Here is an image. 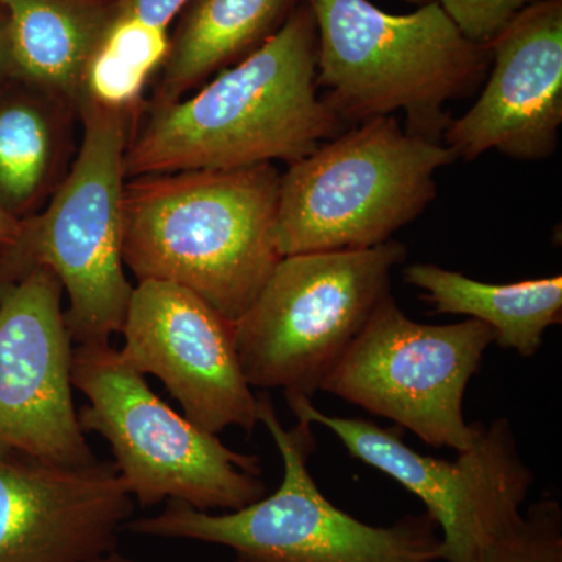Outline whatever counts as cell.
Returning a JSON list of instances; mask_svg holds the SVG:
<instances>
[{"label":"cell","mask_w":562,"mask_h":562,"mask_svg":"<svg viewBox=\"0 0 562 562\" xmlns=\"http://www.w3.org/2000/svg\"><path fill=\"white\" fill-rule=\"evenodd\" d=\"M316 77V20L302 0L276 35L191 98L150 106L125 150L127 179L302 160L346 128Z\"/></svg>","instance_id":"obj_1"},{"label":"cell","mask_w":562,"mask_h":562,"mask_svg":"<svg viewBox=\"0 0 562 562\" xmlns=\"http://www.w3.org/2000/svg\"><path fill=\"white\" fill-rule=\"evenodd\" d=\"M280 180L272 162L127 179L125 268L138 281L179 284L238 321L281 260Z\"/></svg>","instance_id":"obj_2"},{"label":"cell","mask_w":562,"mask_h":562,"mask_svg":"<svg viewBox=\"0 0 562 562\" xmlns=\"http://www.w3.org/2000/svg\"><path fill=\"white\" fill-rule=\"evenodd\" d=\"M317 27V88L344 122L405 114V131L442 143L447 103L472 94L491 49L465 38L438 0L391 14L369 0H306Z\"/></svg>","instance_id":"obj_3"},{"label":"cell","mask_w":562,"mask_h":562,"mask_svg":"<svg viewBox=\"0 0 562 562\" xmlns=\"http://www.w3.org/2000/svg\"><path fill=\"white\" fill-rule=\"evenodd\" d=\"M81 140L43 211L21 221L0 249V284L46 268L68 294L74 346L106 344L122 330L133 286L124 262L125 150L132 113L79 103Z\"/></svg>","instance_id":"obj_4"},{"label":"cell","mask_w":562,"mask_h":562,"mask_svg":"<svg viewBox=\"0 0 562 562\" xmlns=\"http://www.w3.org/2000/svg\"><path fill=\"white\" fill-rule=\"evenodd\" d=\"M258 419L283 461V479L272 494L231 513L168 502L157 516L128 522V530L227 547L246 562H442L441 535L427 513L408 514L387 527L361 522L333 505L314 482L313 425L297 420L288 430L266 394L258 395Z\"/></svg>","instance_id":"obj_5"},{"label":"cell","mask_w":562,"mask_h":562,"mask_svg":"<svg viewBox=\"0 0 562 562\" xmlns=\"http://www.w3.org/2000/svg\"><path fill=\"white\" fill-rule=\"evenodd\" d=\"M457 160L442 143L409 135L395 116L339 133L281 173V258L391 241L435 201L436 172Z\"/></svg>","instance_id":"obj_6"},{"label":"cell","mask_w":562,"mask_h":562,"mask_svg":"<svg viewBox=\"0 0 562 562\" xmlns=\"http://www.w3.org/2000/svg\"><path fill=\"white\" fill-rule=\"evenodd\" d=\"M72 386L88 401L79 409L81 430L106 439L121 479L144 508L180 502L231 513L268 494L257 457L228 449L172 409L110 342L74 347Z\"/></svg>","instance_id":"obj_7"},{"label":"cell","mask_w":562,"mask_h":562,"mask_svg":"<svg viewBox=\"0 0 562 562\" xmlns=\"http://www.w3.org/2000/svg\"><path fill=\"white\" fill-rule=\"evenodd\" d=\"M408 257L387 241L364 250L283 257L235 322L236 349L251 387L288 398L321 391L372 313L391 295L392 271Z\"/></svg>","instance_id":"obj_8"},{"label":"cell","mask_w":562,"mask_h":562,"mask_svg":"<svg viewBox=\"0 0 562 562\" xmlns=\"http://www.w3.org/2000/svg\"><path fill=\"white\" fill-rule=\"evenodd\" d=\"M494 331L476 319L430 325L409 319L395 299L372 313L321 391L394 422L432 447L464 452L480 424L462 402Z\"/></svg>","instance_id":"obj_9"},{"label":"cell","mask_w":562,"mask_h":562,"mask_svg":"<svg viewBox=\"0 0 562 562\" xmlns=\"http://www.w3.org/2000/svg\"><path fill=\"white\" fill-rule=\"evenodd\" d=\"M297 420L330 430L357 458L390 476L425 505L441 535L442 562H475L522 522L535 475L517 449L512 424H480L475 441L454 461L427 457L392 428L360 417L328 416L308 398H288Z\"/></svg>","instance_id":"obj_10"},{"label":"cell","mask_w":562,"mask_h":562,"mask_svg":"<svg viewBox=\"0 0 562 562\" xmlns=\"http://www.w3.org/2000/svg\"><path fill=\"white\" fill-rule=\"evenodd\" d=\"M63 286L46 268L0 284V454L81 465L98 460L72 397L74 342Z\"/></svg>","instance_id":"obj_11"},{"label":"cell","mask_w":562,"mask_h":562,"mask_svg":"<svg viewBox=\"0 0 562 562\" xmlns=\"http://www.w3.org/2000/svg\"><path fill=\"white\" fill-rule=\"evenodd\" d=\"M121 357L140 375H154L202 430L260 425L258 397L244 376L235 322L194 292L169 281L133 286L122 325Z\"/></svg>","instance_id":"obj_12"},{"label":"cell","mask_w":562,"mask_h":562,"mask_svg":"<svg viewBox=\"0 0 562 562\" xmlns=\"http://www.w3.org/2000/svg\"><path fill=\"white\" fill-rule=\"evenodd\" d=\"M491 74L468 113L450 122L443 146L465 161L497 150L542 161L562 124V0L525 7L490 44Z\"/></svg>","instance_id":"obj_13"},{"label":"cell","mask_w":562,"mask_h":562,"mask_svg":"<svg viewBox=\"0 0 562 562\" xmlns=\"http://www.w3.org/2000/svg\"><path fill=\"white\" fill-rule=\"evenodd\" d=\"M133 497L114 462L0 454V562H88L116 550Z\"/></svg>","instance_id":"obj_14"},{"label":"cell","mask_w":562,"mask_h":562,"mask_svg":"<svg viewBox=\"0 0 562 562\" xmlns=\"http://www.w3.org/2000/svg\"><path fill=\"white\" fill-rule=\"evenodd\" d=\"M113 2L0 0L11 79L49 92L77 110L85 68L113 20Z\"/></svg>","instance_id":"obj_15"},{"label":"cell","mask_w":562,"mask_h":562,"mask_svg":"<svg viewBox=\"0 0 562 562\" xmlns=\"http://www.w3.org/2000/svg\"><path fill=\"white\" fill-rule=\"evenodd\" d=\"M302 0H190L151 105L180 101L187 92L241 61L283 27Z\"/></svg>","instance_id":"obj_16"},{"label":"cell","mask_w":562,"mask_h":562,"mask_svg":"<svg viewBox=\"0 0 562 562\" xmlns=\"http://www.w3.org/2000/svg\"><path fill=\"white\" fill-rule=\"evenodd\" d=\"M403 279L422 291L436 314L483 322L494 331V342L524 358L535 357L547 330L561 324V276L492 284L431 262H416L406 266Z\"/></svg>","instance_id":"obj_17"},{"label":"cell","mask_w":562,"mask_h":562,"mask_svg":"<svg viewBox=\"0 0 562 562\" xmlns=\"http://www.w3.org/2000/svg\"><path fill=\"white\" fill-rule=\"evenodd\" d=\"M24 87L0 98V206L20 222L38 213L65 180L77 114L49 92Z\"/></svg>","instance_id":"obj_18"},{"label":"cell","mask_w":562,"mask_h":562,"mask_svg":"<svg viewBox=\"0 0 562 562\" xmlns=\"http://www.w3.org/2000/svg\"><path fill=\"white\" fill-rule=\"evenodd\" d=\"M475 562H562L560 503H535L522 522L487 547Z\"/></svg>","instance_id":"obj_19"},{"label":"cell","mask_w":562,"mask_h":562,"mask_svg":"<svg viewBox=\"0 0 562 562\" xmlns=\"http://www.w3.org/2000/svg\"><path fill=\"white\" fill-rule=\"evenodd\" d=\"M532 2L536 0H438L465 38L484 46Z\"/></svg>","instance_id":"obj_20"},{"label":"cell","mask_w":562,"mask_h":562,"mask_svg":"<svg viewBox=\"0 0 562 562\" xmlns=\"http://www.w3.org/2000/svg\"><path fill=\"white\" fill-rule=\"evenodd\" d=\"M190 0H114V14L132 16L168 29Z\"/></svg>","instance_id":"obj_21"},{"label":"cell","mask_w":562,"mask_h":562,"mask_svg":"<svg viewBox=\"0 0 562 562\" xmlns=\"http://www.w3.org/2000/svg\"><path fill=\"white\" fill-rule=\"evenodd\" d=\"M11 77L9 38H7V25L3 11L0 10V83Z\"/></svg>","instance_id":"obj_22"},{"label":"cell","mask_w":562,"mask_h":562,"mask_svg":"<svg viewBox=\"0 0 562 562\" xmlns=\"http://www.w3.org/2000/svg\"><path fill=\"white\" fill-rule=\"evenodd\" d=\"M21 222L11 217L9 213L2 210L0 206V249L9 246L16 238L18 232H20Z\"/></svg>","instance_id":"obj_23"},{"label":"cell","mask_w":562,"mask_h":562,"mask_svg":"<svg viewBox=\"0 0 562 562\" xmlns=\"http://www.w3.org/2000/svg\"><path fill=\"white\" fill-rule=\"evenodd\" d=\"M88 562H136L131 558L124 557V554L117 553L116 550L102 554V557L94 558V560Z\"/></svg>","instance_id":"obj_24"},{"label":"cell","mask_w":562,"mask_h":562,"mask_svg":"<svg viewBox=\"0 0 562 562\" xmlns=\"http://www.w3.org/2000/svg\"><path fill=\"white\" fill-rule=\"evenodd\" d=\"M405 2L413 3V5L422 7L427 3L435 2V0H405Z\"/></svg>","instance_id":"obj_25"},{"label":"cell","mask_w":562,"mask_h":562,"mask_svg":"<svg viewBox=\"0 0 562 562\" xmlns=\"http://www.w3.org/2000/svg\"><path fill=\"white\" fill-rule=\"evenodd\" d=\"M224 562H246V561L241 560V558L235 557V558H233L232 561H224Z\"/></svg>","instance_id":"obj_26"}]
</instances>
